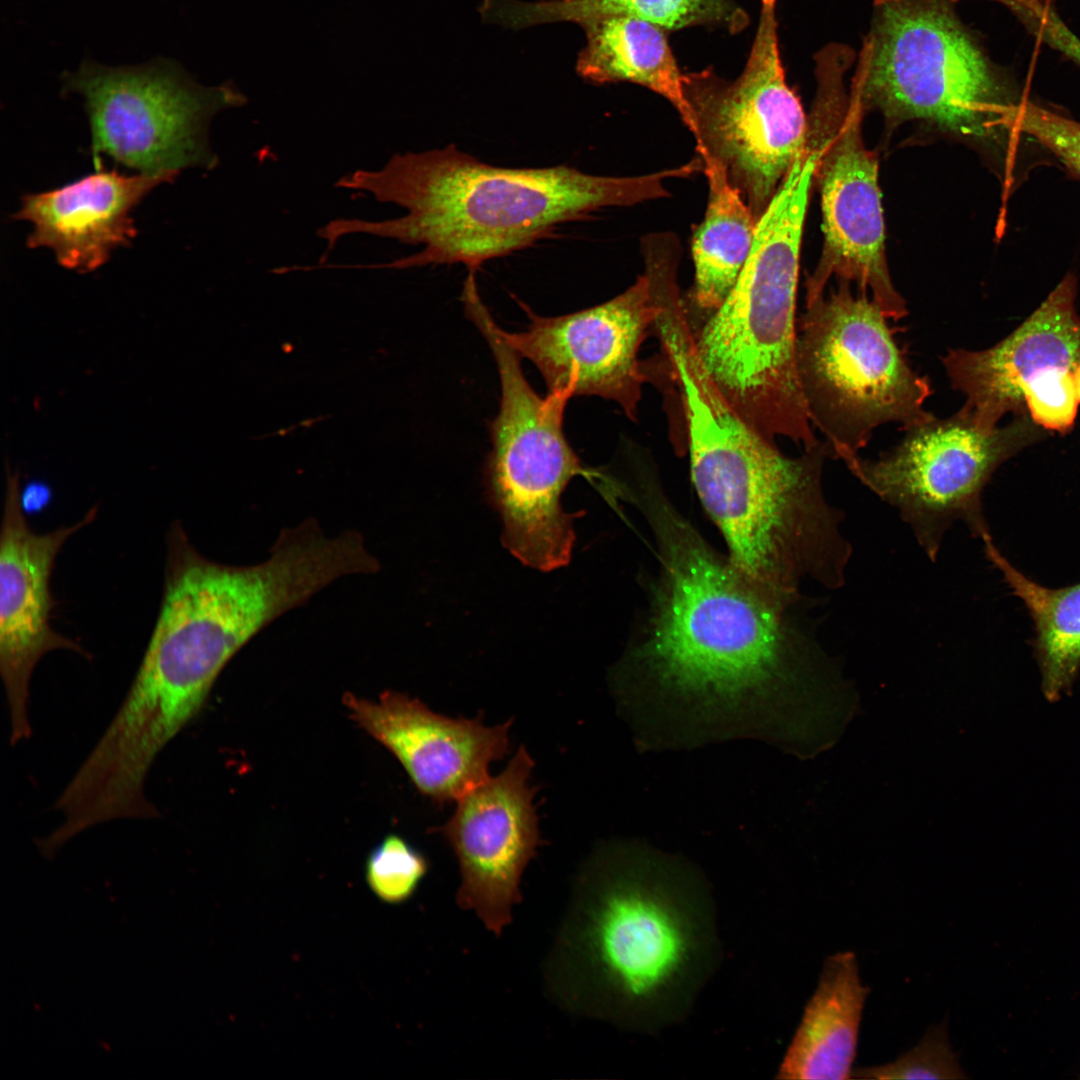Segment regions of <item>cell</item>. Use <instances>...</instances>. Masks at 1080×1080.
<instances>
[{"mask_svg": "<svg viewBox=\"0 0 1080 1080\" xmlns=\"http://www.w3.org/2000/svg\"><path fill=\"white\" fill-rule=\"evenodd\" d=\"M869 989L852 951L829 955L776 1078L852 1079L859 1028Z\"/></svg>", "mask_w": 1080, "mask_h": 1080, "instance_id": "20", "label": "cell"}, {"mask_svg": "<svg viewBox=\"0 0 1080 1080\" xmlns=\"http://www.w3.org/2000/svg\"><path fill=\"white\" fill-rule=\"evenodd\" d=\"M952 1049L946 1020L934 1024L921 1040L894 1061L853 1069L852 1079H965Z\"/></svg>", "mask_w": 1080, "mask_h": 1080, "instance_id": "26", "label": "cell"}, {"mask_svg": "<svg viewBox=\"0 0 1080 1080\" xmlns=\"http://www.w3.org/2000/svg\"><path fill=\"white\" fill-rule=\"evenodd\" d=\"M1023 400L1036 425L1062 434L1069 432L1079 405L1073 370L1065 367L1043 370L1025 387Z\"/></svg>", "mask_w": 1080, "mask_h": 1080, "instance_id": "28", "label": "cell"}, {"mask_svg": "<svg viewBox=\"0 0 1080 1080\" xmlns=\"http://www.w3.org/2000/svg\"><path fill=\"white\" fill-rule=\"evenodd\" d=\"M864 42L856 80L863 107L897 124L923 120L983 140L999 127L998 87L982 53L943 8L907 0L883 5Z\"/></svg>", "mask_w": 1080, "mask_h": 1080, "instance_id": "9", "label": "cell"}, {"mask_svg": "<svg viewBox=\"0 0 1080 1080\" xmlns=\"http://www.w3.org/2000/svg\"><path fill=\"white\" fill-rule=\"evenodd\" d=\"M352 720L401 763L417 790L437 804L457 801L485 781L509 751L511 720L451 718L418 699L386 691L378 701L345 694Z\"/></svg>", "mask_w": 1080, "mask_h": 1080, "instance_id": "17", "label": "cell"}, {"mask_svg": "<svg viewBox=\"0 0 1080 1080\" xmlns=\"http://www.w3.org/2000/svg\"><path fill=\"white\" fill-rule=\"evenodd\" d=\"M699 158L709 193L704 218L691 241L692 300L709 316L735 284L751 251L758 220L729 181L724 166L711 157Z\"/></svg>", "mask_w": 1080, "mask_h": 1080, "instance_id": "22", "label": "cell"}, {"mask_svg": "<svg viewBox=\"0 0 1080 1080\" xmlns=\"http://www.w3.org/2000/svg\"><path fill=\"white\" fill-rule=\"evenodd\" d=\"M427 858L406 839L387 835L368 855L365 879L383 902L400 904L414 895L427 874Z\"/></svg>", "mask_w": 1080, "mask_h": 1080, "instance_id": "25", "label": "cell"}, {"mask_svg": "<svg viewBox=\"0 0 1080 1080\" xmlns=\"http://www.w3.org/2000/svg\"><path fill=\"white\" fill-rule=\"evenodd\" d=\"M586 44L577 60L584 79L603 84L631 82L664 97L691 132L692 116L681 73L662 28L628 16H610L582 24Z\"/></svg>", "mask_w": 1080, "mask_h": 1080, "instance_id": "21", "label": "cell"}, {"mask_svg": "<svg viewBox=\"0 0 1080 1080\" xmlns=\"http://www.w3.org/2000/svg\"><path fill=\"white\" fill-rule=\"evenodd\" d=\"M630 502L653 534L660 570L615 682L698 722L760 727L805 681L817 646L791 609L750 589L656 485Z\"/></svg>", "mask_w": 1080, "mask_h": 1080, "instance_id": "1", "label": "cell"}, {"mask_svg": "<svg viewBox=\"0 0 1080 1080\" xmlns=\"http://www.w3.org/2000/svg\"><path fill=\"white\" fill-rule=\"evenodd\" d=\"M998 124L1033 137L1080 177V122L1023 101L1003 105Z\"/></svg>", "mask_w": 1080, "mask_h": 1080, "instance_id": "27", "label": "cell"}, {"mask_svg": "<svg viewBox=\"0 0 1080 1080\" xmlns=\"http://www.w3.org/2000/svg\"><path fill=\"white\" fill-rule=\"evenodd\" d=\"M1073 379H1074V384H1075V389H1076L1078 401H1079V404H1080V364L1077 365L1073 369Z\"/></svg>", "mask_w": 1080, "mask_h": 1080, "instance_id": "31", "label": "cell"}, {"mask_svg": "<svg viewBox=\"0 0 1080 1080\" xmlns=\"http://www.w3.org/2000/svg\"><path fill=\"white\" fill-rule=\"evenodd\" d=\"M1077 279L1068 273L1015 330L984 350L948 349L941 358L954 390L965 396L961 411L991 431L1008 413L1028 414L1025 387L1043 370L1080 364Z\"/></svg>", "mask_w": 1080, "mask_h": 1080, "instance_id": "18", "label": "cell"}, {"mask_svg": "<svg viewBox=\"0 0 1080 1080\" xmlns=\"http://www.w3.org/2000/svg\"><path fill=\"white\" fill-rule=\"evenodd\" d=\"M981 541L986 558L1032 620L1033 655L1044 697L1053 703L1070 695L1080 673V582L1060 588L1041 585L1016 568L991 535Z\"/></svg>", "mask_w": 1080, "mask_h": 1080, "instance_id": "23", "label": "cell"}, {"mask_svg": "<svg viewBox=\"0 0 1080 1080\" xmlns=\"http://www.w3.org/2000/svg\"><path fill=\"white\" fill-rule=\"evenodd\" d=\"M718 959L702 879L670 856L614 845L579 872L544 978L566 1011L650 1033L687 1015Z\"/></svg>", "mask_w": 1080, "mask_h": 1080, "instance_id": "2", "label": "cell"}, {"mask_svg": "<svg viewBox=\"0 0 1080 1080\" xmlns=\"http://www.w3.org/2000/svg\"><path fill=\"white\" fill-rule=\"evenodd\" d=\"M19 474L7 467L6 494L0 534V672L6 690L13 745L31 735L28 718L30 680L38 662L54 650H69L90 658L71 638L50 623L55 605L50 578L64 543L91 524L92 507L69 526L39 534L31 530L20 501Z\"/></svg>", "mask_w": 1080, "mask_h": 1080, "instance_id": "16", "label": "cell"}, {"mask_svg": "<svg viewBox=\"0 0 1080 1080\" xmlns=\"http://www.w3.org/2000/svg\"><path fill=\"white\" fill-rule=\"evenodd\" d=\"M467 317L489 345L500 378L499 412L490 422L492 450L485 467L491 505L503 522L502 541L524 565L548 572L567 565L575 534L561 496L570 480L588 475L563 431L570 397L538 395L527 381L521 356L502 335L476 285L463 289Z\"/></svg>", "mask_w": 1080, "mask_h": 1080, "instance_id": "8", "label": "cell"}, {"mask_svg": "<svg viewBox=\"0 0 1080 1080\" xmlns=\"http://www.w3.org/2000/svg\"><path fill=\"white\" fill-rule=\"evenodd\" d=\"M661 350L686 428L692 482L733 571L775 602L797 597L806 580L830 584L851 546L823 492L827 444L789 457L753 430L710 377L689 330L668 334Z\"/></svg>", "mask_w": 1080, "mask_h": 1080, "instance_id": "3", "label": "cell"}, {"mask_svg": "<svg viewBox=\"0 0 1080 1080\" xmlns=\"http://www.w3.org/2000/svg\"><path fill=\"white\" fill-rule=\"evenodd\" d=\"M61 83L64 95L84 100L96 168L104 154L146 175L215 168L210 123L217 113L247 102L231 81L201 85L168 58L120 67L85 59L65 71Z\"/></svg>", "mask_w": 1080, "mask_h": 1080, "instance_id": "10", "label": "cell"}, {"mask_svg": "<svg viewBox=\"0 0 1080 1080\" xmlns=\"http://www.w3.org/2000/svg\"><path fill=\"white\" fill-rule=\"evenodd\" d=\"M1028 414L991 431L979 429L960 409L904 430L902 440L876 460L860 456L849 471L894 507L927 557L936 560L947 531L964 523L980 540L991 535L982 493L994 472L1044 437Z\"/></svg>", "mask_w": 1080, "mask_h": 1080, "instance_id": "12", "label": "cell"}, {"mask_svg": "<svg viewBox=\"0 0 1080 1080\" xmlns=\"http://www.w3.org/2000/svg\"><path fill=\"white\" fill-rule=\"evenodd\" d=\"M517 302L530 319L528 329L502 330V335L537 367L548 393L598 396L637 420L642 386L649 380L638 353L660 310L646 270L611 300L566 315L539 316Z\"/></svg>", "mask_w": 1080, "mask_h": 1080, "instance_id": "14", "label": "cell"}, {"mask_svg": "<svg viewBox=\"0 0 1080 1080\" xmlns=\"http://www.w3.org/2000/svg\"><path fill=\"white\" fill-rule=\"evenodd\" d=\"M850 60L838 53L817 57L818 90L808 138L820 151L815 171L822 232L821 258L805 282L806 305L823 295L829 279L854 283L889 320L908 315L893 285L885 253V226L878 182V160L861 133L864 111L858 84L845 93L843 75Z\"/></svg>", "mask_w": 1080, "mask_h": 1080, "instance_id": "11", "label": "cell"}, {"mask_svg": "<svg viewBox=\"0 0 1080 1080\" xmlns=\"http://www.w3.org/2000/svg\"><path fill=\"white\" fill-rule=\"evenodd\" d=\"M175 175H126L101 170L54 190L27 194L16 220L32 224L30 248H48L65 268L89 272L113 250L127 246L137 229L131 211Z\"/></svg>", "mask_w": 1080, "mask_h": 1080, "instance_id": "19", "label": "cell"}, {"mask_svg": "<svg viewBox=\"0 0 1080 1080\" xmlns=\"http://www.w3.org/2000/svg\"><path fill=\"white\" fill-rule=\"evenodd\" d=\"M777 0H761L749 57L734 80L683 74L699 157L720 162L757 220L808 147L809 124L782 67Z\"/></svg>", "mask_w": 1080, "mask_h": 1080, "instance_id": "13", "label": "cell"}, {"mask_svg": "<svg viewBox=\"0 0 1080 1080\" xmlns=\"http://www.w3.org/2000/svg\"><path fill=\"white\" fill-rule=\"evenodd\" d=\"M317 551L282 534L255 565L214 562L179 522L167 535L159 614L135 678L101 739L108 754L149 770L201 711L218 675L255 634L327 585Z\"/></svg>", "mask_w": 1080, "mask_h": 1080, "instance_id": "5", "label": "cell"}, {"mask_svg": "<svg viewBox=\"0 0 1080 1080\" xmlns=\"http://www.w3.org/2000/svg\"><path fill=\"white\" fill-rule=\"evenodd\" d=\"M808 146L757 221L749 256L722 304L694 329L706 370L738 415L776 444L814 434L797 367L796 300L803 228L819 158Z\"/></svg>", "mask_w": 1080, "mask_h": 1080, "instance_id": "6", "label": "cell"}, {"mask_svg": "<svg viewBox=\"0 0 1080 1080\" xmlns=\"http://www.w3.org/2000/svg\"><path fill=\"white\" fill-rule=\"evenodd\" d=\"M676 168L640 176H599L568 165L509 168L484 163L454 144L394 154L377 170H355L337 188L364 191L407 210L393 219L339 218L325 226L332 243L368 234L422 245L417 253L353 269H407L464 264L477 271L491 259L528 248L560 224L608 207L666 197Z\"/></svg>", "mask_w": 1080, "mask_h": 1080, "instance_id": "4", "label": "cell"}, {"mask_svg": "<svg viewBox=\"0 0 1080 1080\" xmlns=\"http://www.w3.org/2000/svg\"><path fill=\"white\" fill-rule=\"evenodd\" d=\"M898 327L868 295L838 288L805 306L797 322V367L812 426L830 458L848 464L873 431L898 423L905 430L929 420L930 379L910 365Z\"/></svg>", "mask_w": 1080, "mask_h": 1080, "instance_id": "7", "label": "cell"}, {"mask_svg": "<svg viewBox=\"0 0 1080 1080\" xmlns=\"http://www.w3.org/2000/svg\"><path fill=\"white\" fill-rule=\"evenodd\" d=\"M491 10V16L518 27L557 21L582 25L610 16L637 18L665 31L716 25L737 33L748 24L739 0H548L503 2Z\"/></svg>", "mask_w": 1080, "mask_h": 1080, "instance_id": "24", "label": "cell"}, {"mask_svg": "<svg viewBox=\"0 0 1080 1080\" xmlns=\"http://www.w3.org/2000/svg\"><path fill=\"white\" fill-rule=\"evenodd\" d=\"M52 497L50 487L42 481H31L20 492V501L25 513L42 511Z\"/></svg>", "mask_w": 1080, "mask_h": 1080, "instance_id": "29", "label": "cell"}, {"mask_svg": "<svg viewBox=\"0 0 1080 1080\" xmlns=\"http://www.w3.org/2000/svg\"><path fill=\"white\" fill-rule=\"evenodd\" d=\"M534 761L524 746L505 769L458 799L451 817L436 828L458 861L456 903L473 911L496 936L521 902V878L542 840L530 785Z\"/></svg>", "mask_w": 1080, "mask_h": 1080, "instance_id": "15", "label": "cell"}, {"mask_svg": "<svg viewBox=\"0 0 1080 1080\" xmlns=\"http://www.w3.org/2000/svg\"><path fill=\"white\" fill-rule=\"evenodd\" d=\"M899 1H903V0H874V3H875V5L883 6V5H886V4H889V3H894V2H899ZM999 1L1005 3L1011 9L1014 10L1018 6L1024 4L1027 0H999Z\"/></svg>", "mask_w": 1080, "mask_h": 1080, "instance_id": "30", "label": "cell"}]
</instances>
